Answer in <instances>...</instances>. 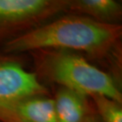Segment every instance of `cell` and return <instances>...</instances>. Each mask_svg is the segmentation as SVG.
<instances>
[{
  "instance_id": "6da1fadb",
  "label": "cell",
  "mask_w": 122,
  "mask_h": 122,
  "mask_svg": "<svg viewBox=\"0 0 122 122\" xmlns=\"http://www.w3.org/2000/svg\"><path fill=\"white\" fill-rule=\"evenodd\" d=\"M121 36L120 24L102 23L68 14L5 43L3 52L21 54L44 48L82 52L121 85Z\"/></svg>"
},
{
  "instance_id": "277c9868",
  "label": "cell",
  "mask_w": 122,
  "mask_h": 122,
  "mask_svg": "<svg viewBox=\"0 0 122 122\" xmlns=\"http://www.w3.org/2000/svg\"><path fill=\"white\" fill-rule=\"evenodd\" d=\"M19 54L0 53V104L39 95L49 91L34 72L25 69Z\"/></svg>"
},
{
  "instance_id": "5b68a950",
  "label": "cell",
  "mask_w": 122,
  "mask_h": 122,
  "mask_svg": "<svg viewBox=\"0 0 122 122\" xmlns=\"http://www.w3.org/2000/svg\"><path fill=\"white\" fill-rule=\"evenodd\" d=\"M53 100L58 122H95L99 119L88 95L57 86Z\"/></svg>"
},
{
  "instance_id": "7a4b0ae2",
  "label": "cell",
  "mask_w": 122,
  "mask_h": 122,
  "mask_svg": "<svg viewBox=\"0 0 122 122\" xmlns=\"http://www.w3.org/2000/svg\"><path fill=\"white\" fill-rule=\"evenodd\" d=\"M29 52L33 60L34 73L42 83L58 85L88 96L102 94L122 103L120 84L82 55L55 48L36 49Z\"/></svg>"
},
{
  "instance_id": "52a82bcc",
  "label": "cell",
  "mask_w": 122,
  "mask_h": 122,
  "mask_svg": "<svg viewBox=\"0 0 122 122\" xmlns=\"http://www.w3.org/2000/svg\"><path fill=\"white\" fill-rule=\"evenodd\" d=\"M89 97L102 122H122V103L102 94H94Z\"/></svg>"
},
{
  "instance_id": "ba28073f",
  "label": "cell",
  "mask_w": 122,
  "mask_h": 122,
  "mask_svg": "<svg viewBox=\"0 0 122 122\" xmlns=\"http://www.w3.org/2000/svg\"><path fill=\"white\" fill-rule=\"evenodd\" d=\"M95 122H102V120H101V119H100V117H99V119H98V120H97V121H95Z\"/></svg>"
},
{
  "instance_id": "8992f818",
  "label": "cell",
  "mask_w": 122,
  "mask_h": 122,
  "mask_svg": "<svg viewBox=\"0 0 122 122\" xmlns=\"http://www.w3.org/2000/svg\"><path fill=\"white\" fill-rule=\"evenodd\" d=\"M66 13L78 14L106 24H119L121 3L114 0H68Z\"/></svg>"
},
{
  "instance_id": "3957f363",
  "label": "cell",
  "mask_w": 122,
  "mask_h": 122,
  "mask_svg": "<svg viewBox=\"0 0 122 122\" xmlns=\"http://www.w3.org/2000/svg\"><path fill=\"white\" fill-rule=\"evenodd\" d=\"M68 0H0V43L27 33L67 12Z\"/></svg>"
}]
</instances>
